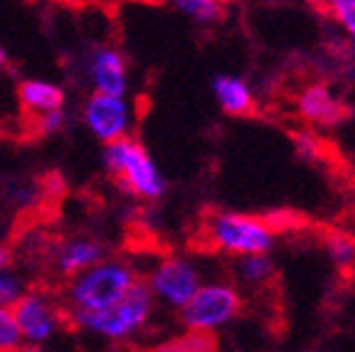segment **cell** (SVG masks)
<instances>
[{
    "instance_id": "4",
    "label": "cell",
    "mask_w": 355,
    "mask_h": 352,
    "mask_svg": "<svg viewBox=\"0 0 355 352\" xmlns=\"http://www.w3.org/2000/svg\"><path fill=\"white\" fill-rule=\"evenodd\" d=\"M101 163H104L106 173L119 182V187L131 197L155 202L166 195V175L139 138L128 136L123 141L104 146Z\"/></svg>"
},
{
    "instance_id": "28",
    "label": "cell",
    "mask_w": 355,
    "mask_h": 352,
    "mask_svg": "<svg viewBox=\"0 0 355 352\" xmlns=\"http://www.w3.org/2000/svg\"><path fill=\"white\" fill-rule=\"evenodd\" d=\"M353 190H355V182H353Z\"/></svg>"
},
{
    "instance_id": "24",
    "label": "cell",
    "mask_w": 355,
    "mask_h": 352,
    "mask_svg": "<svg viewBox=\"0 0 355 352\" xmlns=\"http://www.w3.org/2000/svg\"><path fill=\"white\" fill-rule=\"evenodd\" d=\"M309 3H311V6L321 8V10H331L333 3H336V0H309Z\"/></svg>"
},
{
    "instance_id": "20",
    "label": "cell",
    "mask_w": 355,
    "mask_h": 352,
    "mask_svg": "<svg viewBox=\"0 0 355 352\" xmlns=\"http://www.w3.org/2000/svg\"><path fill=\"white\" fill-rule=\"evenodd\" d=\"M155 352H212V340L205 335L185 333V337L173 340L171 345L161 347V350H155Z\"/></svg>"
},
{
    "instance_id": "16",
    "label": "cell",
    "mask_w": 355,
    "mask_h": 352,
    "mask_svg": "<svg viewBox=\"0 0 355 352\" xmlns=\"http://www.w3.org/2000/svg\"><path fill=\"white\" fill-rule=\"evenodd\" d=\"M326 256L338 271H355V237L348 231H331L323 242Z\"/></svg>"
},
{
    "instance_id": "8",
    "label": "cell",
    "mask_w": 355,
    "mask_h": 352,
    "mask_svg": "<svg viewBox=\"0 0 355 352\" xmlns=\"http://www.w3.org/2000/svg\"><path fill=\"white\" fill-rule=\"evenodd\" d=\"M17 328L25 345H47L52 342L67 323L64 306L60 296L44 288H28V293L12 306Z\"/></svg>"
},
{
    "instance_id": "3",
    "label": "cell",
    "mask_w": 355,
    "mask_h": 352,
    "mask_svg": "<svg viewBox=\"0 0 355 352\" xmlns=\"http://www.w3.org/2000/svg\"><path fill=\"white\" fill-rule=\"evenodd\" d=\"M155 315V301L141 281L123 301L99 313H79L69 315L67 323L77 328L84 335H92L104 342H128L139 337L150 325Z\"/></svg>"
},
{
    "instance_id": "21",
    "label": "cell",
    "mask_w": 355,
    "mask_h": 352,
    "mask_svg": "<svg viewBox=\"0 0 355 352\" xmlns=\"http://www.w3.org/2000/svg\"><path fill=\"white\" fill-rule=\"evenodd\" d=\"M64 126H67V109L52 111V114H44L37 118V133H42V136H57Z\"/></svg>"
},
{
    "instance_id": "11",
    "label": "cell",
    "mask_w": 355,
    "mask_h": 352,
    "mask_svg": "<svg viewBox=\"0 0 355 352\" xmlns=\"http://www.w3.org/2000/svg\"><path fill=\"white\" fill-rule=\"evenodd\" d=\"M296 111L301 121L313 128H333L343 121L345 104L338 94L333 91L328 84L313 82L306 84L296 96Z\"/></svg>"
},
{
    "instance_id": "19",
    "label": "cell",
    "mask_w": 355,
    "mask_h": 352,
    "mask_svg": "<svg viewBox=\"0 0 355 352\" xmlns=\"http://www.w3.org/2000/svg\"><path fill=\"white\" fill-rule=\"evenodd\" d=\"M328 12L345 35V39L355 42V0H336Z\"/></svg>"
},
{
    "instance_id": "1",
    "label": "cell",
    "mask_w": 355,
    "mask_h": 352,
    "mask_svg": "<svg viewBox=\"0 0 355 352\" xmlns=\"http://www.w3.org/2000/svg\"><path fill=\"white\" fill-rule=\"evenodd\" d=\"M141 274L126 256H106L82 274L67 279L60 293L67 318L79 313H99L128 296L141 283Z\"/></svg>"
},
{
    "instance_id": "18",
    "label": "cell",
    "mask_w": 355,
    "mask_h": 352,
    "mask_svg": "<svg viewBox=\"0 0 355 352\" xmlns=\"http://www.w3.org/2000/svg\"><path fill=\"white\" fill-rule=\"evenodd\" d=\"M25 345L12 308L0 306V352H17Z\"/></svg>"
},
{
    "instance_id": "22",
    "label": "cell",
    "mask_w": 355,
    "mask_h": 352,
    "mask_svg": "<svg viewBox=\"0 0 355 352\" xmlns=\"http://www.w3.org/2000/svg\"><path fill=\"white\" fill-rule=\"evenodd\" d=\"M296 146V153L301 155V158H318L321 155V143L316 141V136H311V133H299L294 141Z\"/></svg>"
},
{
    "instance_id": "12",
    "label": "cell",
    "mask_w": 355,
    "mask_h": 352,
    "mask_svg": "<svg viewBox=\"0 0 355 352\" xmlns=\"http://www.w3.org/2000/svg\"><path fill=\"white\" fill-rule=\"evenodd\" d=\"M17 101H20L25 114L40 118V116L52 114V111L67 109V91L62 84L50 82V79L28 77L17 84Z\"/></svg>"
},
{
    "instance_id": "6",
    "label": "cell",
    "mask_w": 355,
    "mask_h": 352,
    "mask_svg": "<svg viewBox=\"0 0 355 352\" xmlns=\"http://www.w3.org/2000/svg\"><path fill=\"white\" fill-rule=\"evenodd\" d=\"M144 283L153 296L155 306H163L166 310L178 313L205 283V271L193 256L168 254V256H161L150 264Z\"/></svg>"
},
{
    "instance_id": "7",
    "label": "cell",
    "mask_w": 355,
    "mask_h": 352,
    "mask_svg": "<svg viewBox=\"0 0 355 352\" xmlns=\"http://www.w3.org/2000/svg\"><path fill=\"white\" fill-rule=\"evenodd\" d=\"M82 123L89 136L101 146L123 141L136 126V106L131 96H111V94H89L82 101Z\"/></svg>"
},
{
    "instance_id": "15",
    "label": "cell",
    "mask_w": 355,
    "mask_h": 352,
    "mask_svg": "<svg viewBox=\"0 0 355 352\" xmlns=\"http://www.w3.org/2000/svg\"><path fill=\"white\" fill-rule=\"evenodd\" d=\"M166 3L198 28H215L225 17V0H166Z\"/></svg>"
},
{
    "instance_id": "9",
    "label": "cell",
    "mask_w": 355,
    "mask_h": 352,
    "mask_svg": "<svg viewBox=\"0 0 355 352\" xmlns=\"http://www.w3.org/2000/svg\"><path fill=\"white\" fill-rule=\"evenodd\" d=\"M84 77L94 94L128 96L131 91V69L128 60L114 44H99L84 60Z\"/></svg>"
},
{
    "instance_id": "25",
    "label": "cell",
    "mask_w": 355,
    "mask_h": 352,
    "mask_svg": "<svg viewBox=\"0 0 355 352\" xmlns=\"http://www.w3.org/2000/svg\"><path fill=\"white\" fill-rule=\"evenodd\" d=\"M17 352H47V350H44L42 345H22Z\"/></svg>"
},
{
    "instance_id": "5",
    "label": "cell",
    "mask_w": 355,
    "mask_h": 352,
    "mask_svg": "<svg viewBox=\"0 0 355 352\" xmlns=\"http://www.w3.org/2000/svg\"><path fill=\"white\" fill-rule=\"evenodd\" d=\"M244 308L242 288L234 281H205L193 298L178 310V320L185 333L212 337L239 318Z\"/></svg>"
},
{
    "instance_id": "10",
    "label": "cell",
    "mask_w": 355,
    "mask_h": 352,
    "mask_svg": "<svg viewBox=\"0 0 355 352\" xmlns=\"http://www.w3.org/2000/svg\"><path fill=\"white\" fill-rule=\"evenodd\" d=\"M106 256H109L106 244L96 237H89V234H69V237L57 239L47 249V259H50L52 269L57 271V276H64V279L82 274Z\"/></svg>"
},
{
    "instance_id": "23",
    "label": "cell",
    "mask_w": 355,
    "mask_h": 352,
    "mask_svg": "<svg viewBox=\"0 0 355 352\" xmlns=\"http://www.w3.org/2000/svg\"><path fill=\"white\" fill-rule=\"evenodd\" d=\"M12 266V249L6 247V244H0V271Z\"/></svg>"
},
{
    "instance_id": "26",
    "label": "cell",
    "mask_w": 355,
    "mask_h": 352,
    "mask_svg": "<svg viewBox=\"0 0 355 352\" xmlns=\"http://www.w3.org/2000/svg\"><path fill=\"white\" fill-rule=\"evenodd\" d=\"M8 64V52L6 47H3V42H0V67H6Z\"/></svg>"
},
{
    "instance_id": "27",
    "label": "cell",
    "mask_w": 355,
    "mask_h": 352,
    "mask_svg": "<svg viewBox=\"0 0 355 352\" xmlns=\"http://www.w3.org/2000/svg\"><path fill=\"white\" fill-rule=\"evenodd\" d=\"M348 57L355 62V42H348Z\"/></svg>"
},
{
    "instance_id": "14",
    "label": "cell",
    "mask_w": 355,
    "mask_h": 352,
    "mask_svg": "<svg viewBox=\"0 0 355 352\" xmlns=\"http://www.w3.org/2000/svg\"><path fill=\"white\" fill-rule=\"evenodd\" d=\"M232 274H234V283L239 288L261 291V288H266L277 279V264H274L272 254H254V256L234 259Z\"/></svg>"
},
{
    "instance_id": "2",
    "label": "cell",
    "mask_w": 355,
    "mask_h": 352,
    "mask_svg": "<svg viewBox=\"0 0 355 352\" xmlns=\"http://www.w3.org/2000/svg\"><path fill=\"white\" fill-rule=\"evenodd\" d=\"M202 239L212 252L222 256L244 259L254 254H272L277 244V229L264 217L222 209L207 215L202 225Z\"/></svg>"
},
{
    "instance_id": "17",
    "label": "cell",
    "mask_w": 355,
    "mask_h": 352,
    "mask_svg": "<svg viewBox=\"0 0 355 352\" xmlns=\"http://www.w3.org/2000/svg\"><path fill=\"white\" fill-rule=\"evenodd\" d=\"M28 288H30L28 279H25L15 266H8V269L0 271V306L12 308V306L28 293Z\"/></svg>"
},
{
    "instance_id": "13",
    "label": "cell",
    "mask_w": 355,
    "mask_h": 352,
    "mask_svg": "<svg viewBox=\"0 0 355 352\" xmlns=\"http://www.w3.org/2000/svg\"><path fill=\"white\" fill-rule=\"evenodd\" d=\"M212 96L222 114L232 118H244L257 109L254 89L239 74H217L212 79Z\"/></svg>"
}]
</instances>
